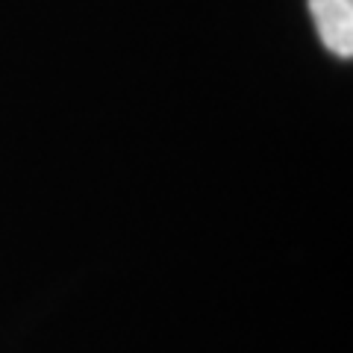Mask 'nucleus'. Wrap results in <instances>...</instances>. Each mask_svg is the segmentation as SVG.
<instances>
[{"label": "nucleus", "instance_id": "1", "mask_svg": "<svg viewBox=\"0 0 353 353\" xmlns=\"http://www.w3.org/2000/svg\"><path fill=\"white\" fill-rule=\"evenodd\" d=\"M321 39L341 59L353 57V0H309Z\"/></svg>", "mask_w": 353, "mask_h": 353}]
</instances>
